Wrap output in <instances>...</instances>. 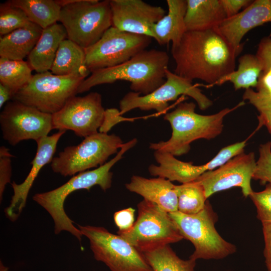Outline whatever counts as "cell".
<instances>
[{
    "mask_svg": "<svg viewBox=\"0 0 271 271\" xmlns=\"http://www.w3.org/2000/svg\"><path fill=\"white\" fill-rule=\"evenodd\" d=\"M244 104L241 101L232 108H225L213 114L202 115L195 112L194 102L180 103L164 117L171 125V138L167 141L150 143V148L168 152L174 156L186 154L193 141L211 140L219 135L223 129L224 117Z\"/></svg>",
    "mask_w": 271,
    "mask_h": 271,
    "instance_id": "277c9868",
    "label": "cell"
},
{
    "mask_svg": "<svg viewBox=\"0 0 271 271\" xmlns=\"http://www.w3.org/2000/svg\"><path fill=\"white\" fill-rule=\"evenodd\" d=\"M50 70L56 75H73L85 79L90 72L86 66L84 49L65 39L59 45Z\"/></svg>",
    "mask_w": 271,
    "mask_h": 271,
    "instance_id": "d4e9b609",
    "label": "cell"
},
{
    "mask_svg": "<svg viewBox=\"0 0 271 271\" xmlns=\"http://www.w3.org/2000/svg\"><path fill=\"white\" fill-rule=\"evenodd\" d=\"M169 62L166 52L146 49L120 65L93 71L79 85L77 93L88 91L98 85L124 80L130 83L131 91L149 94L165 82Z\"/></svg>",
    "mask_w": 271,
    "mask_h": 271,
    "instance_id": "7a4b0ae2",
    "label": "cell"
},
{
    "mask_svg": "<svg viewBox=\"0 0 271 271\" xmlns=\"http://www.w3.org/2000/svg\"><path fill=\"white\" fill-rule=\"evenodd\" d=\"M94 258L110 271H153L143 253L120 235L103 227L78 225Z\"/></svg>",
    "mask_w": 271,
    "mask_h": 271,
    "instance_id": "30bf717a",
    "label": "cell"
},
{
    "mask_svg": "<svg viewBox=\"0 0 271 271\" xmlns=\"http://www.w3.org/2000/svg\"><path fill=\"white\" fill-rule=\"evenodd\" d=\"M249 197L256 207L257 219L262 224L271 223V184L262 191H253Z\"/></svg>",
    "mask_w": 271,
    "mask_h": 271,
    "instance_id": "836d02e7",
    "label": "cell"
},
{
    "mask_svg": "<svg viewBox=\"0 0 271 271\" xmlns=\"http://www.w3.org/2000/svg\"><path fill=\"white\" fill-rule=\"evenodd\" d=\"M109 2L113 27L152 38L153 27L166 13L161 7L142 0H111Z\"/></svg>",
    "mask_w": 271,
    "mask_h": 271,
    "instance_id": "2e32d148",
    "label": "cell"
},
{
    "mask_svg": "<svg viewBox=\"0 0 271 271\" xmlns=\"http://www.w3.org/2000/svg\"><path fill=\"white\" fill-rule=\"evenodd\" d=\"M154 156L159 165L152 164L149 167L152 176L184 184L195 181L206 172L218 168L231 159L234 154L231 149L224 147L209 162L200 166L179 160L166 152L155 151Z\"/></svg>",
    "mask_w": 271,
    "mask_h": 271,
    "instance_id": "e0dca14e",
    "label": "cell"
},
{
    "mask_svg": "<svg viewBox=\"0 0 271 271\" xmlns=\"http://www.w3.org/2000/svg\"><path fill=\"white\" fill-rule=\"evenodd\" d=\"M138 209L132 227L117 234L141 252L183 239L169 213L144 199L138 204Z\"/></svg>",
    "mask_w": 271,
    "mask_h": 271,
    "instance_id": "ba28073f",
    "label": "cell"
},
{
    "mask_svg": "<svg viewBox=\"0 0 271 271\" xmlns=\"http://www.w3.org/2000/svg\"><path fill=\"white\" fill-rule=\"evenodd\" d=\"M105 110L102 97L98 92L73 96L58 112L52 114L53 129L73 131L85 138L98 132L103 121Z\"/></svg>",
    "mask_w": 271,
    "mask_h": 271,
    "instance_id": "5bb4252c",
    "label": "cell"
},
{
    "mask_svg": "<svg viewBox=\"0 0 271 271\" xmlns=\"http://www.w3.org/2000/svg\"><path fill=\"white\" fill-rule=\"evenodd\" d=\"M152 39L112 26L96 43L84 49L86 66L91 73L120 65L146 50Z\"/></svg>",
    "mask_w": 271,
    "mask_h": 271,
    "instance_id": "7c38bea8",
    "label": "cell"
},
{
    "mask_svg": "<svg viewBox=\"0 0 271 271\" xmlns=\"http://www.w3.org/2000/svg\"><path fill=\"white\" fill-rule=\"evenodd\" d=\"M267 22H271V0H255L235 16L225 19L216 29L238 55L242 50L241 41L245 35Z\"/></svg>",
    "mask_w": 271,
    "mask_h": 271,
    "instance_id": "d6986e66",
    "label": "cell"
},
{
    "mask_svg": "<svg viewBox=\"0 0 271 271\" xmlns=\"http://www.w3.org/2000/svg\"><path fill=\"white\" fill-rule=\"evenodd\" d=\"M62 7L59 22L67 39L84 49L96 43L112 26L109 1L57 0Z\"/></svg>",
    "mask_w": 271,
    "mask_h": 271,
    "instance_id": "5b68a950",
    "label": "cell"
},
{
    "mask_svg": "<svg viewBox=\"0 0 271 271\" xmlns=\"http://www.w3.org/2000/svg\"><path fill=\"white\" fill-rule=\"evenodd\" d=\"M32 71L29 63L24 60L0 58V83L8 87L14 95L30 81Z\"/></svg>",
    "mask_w": 271,
    "mask_h": 271,
    "instance_id": "f1b7e54d",
    "label": "cell"
},
{
    "mask_svg": "<svg viewBox=\"0 0 271 271\" xmlns=\"http://www.w3.org/2000/svg\"><path fill=\"white\" fill-rule=\"evenodd\" d=\"M226 18L220 0H187L186 31L216 29Z\"/></svg>",
    "mask_w": 271,
    "mask_h": 271,
    "instance_id": "7402d4cb",
    "label": "cell"
},
{
    "mask_svg": "<svg viewBox=\"0 0 271 271\" xmlns=\"http://www.w3.org/2000/svg\"><path fill=\"white\" fill-rule=\"evenodd\" d=\"M85 78L70 75H56L47 71L33 75L30 81L13 96L12 100L22 102L39 110L53 114L77 93Z\"/></svg>",
    "mask_w": 271,
    "mask_h": 271,
    "instance_id": "52a82bcc",
    "label": "cell"
},
{
    "mask_svg": "<svg viewBox=\"0 0 271 271\" xmlns=\"http://www.w3.org/2000/svg\"><path fill=\"white\" fill-rule=\"evenodd\" d=\"M171 53L175 74L191 81L200 79L210 86L235 70L237 56L216 29L186 31L178 44L172 46Z\"/></svg>",
    "mask_w": 271,
    "mask_h": 271,
    "instance_id": "6da1fadb",
    "label": "cell"
},
{
    "mask_svg": "<svg viewBox=\"0 0 271 271\" xmlns=\"http://www.w3.org/2000/svg\"><path fill=\"white\" fill-rule=\"evenodd\" d=\"M136 139L123 143L116 156L109 161L92 170L78 173L61 186L49 191L39 193L33 196V199L44 208L51 215L54 222V232L59 234L67 231L75 236L80 242L83 236L74 222L68 217L64 208L66 198L72 192L81 189L89 190L93 186H99L105 191L111 186L112 167L120 160L124 154L134 147Z\"/></svg>",
    "mask_w": 271,
    "mask_h": 271,
    "instance_id": "3957f363",
    "label": "cell"
},
{
    "mask_svg": "<svg viewBox=\"0 0 271 271\" xmlns=\"http://www.w3.org/2000/svg\"><path fill=\"white\" fill-rule=\"evenodd\" d=\"M135 210L129 207L115 212L113 214V220L120 232L126 231L133 225Z\"/></svg>",
    "mask_w": 271,
    "mask_h": 271,
    "instance_id": "d590c367",
    "label": "cell"
},
{
    "mask_svg": "<svg viewBox=\"0 0 271 271\" xmlns=\"http://www.w3.org/2000/svg\"><path fill=\"white\" fill-rule=\"evenodd\" d=\"M9 268L5 266L1 261V271H8Z\"/></svg>",
    "mask_w": 271,
    "mask_h": 271,
    "instance_id": "7bdbcfd3",
    "label": "cell"
},
{
    "mask_svg": "<svg viewBox=\"0 0 271 271\" xmlns=\"http://www.w3.org/2000/svg\"><path fill=\"white\" fill-rule=\"evenodd\" d=\"M14 157L9 149L5 146L0 148V200H3L6 185L11 183L12 176V160Z\"/></svg>",
    "mask_w": 271,
    "mask_h": 271,
    "instance_id": "e575fe53",
    "label": "cell"
},
{
    "mask_svg": "<svg viewBox=\"0 0 271 271\" xmlns=\"http://www.w3.org/2000/svg\"><path fill=\"white\" fill-rule=\"evenodd\" d=\"M13 94L7 87L0 83V108L10 99H12Z\"/></svg>",
    "mask_w": 271,
    "mask_h": 271,
    "instance_id": "b9f144b4",
    "label": "cell"
},
{
    "mask_svg": "<svg viewBox=\"0 0 271 271\" xmlns=\"http://www.w3.org/2000/svg\"><path fill=\"white\" fill-rule=\"evenodd\" d=\"M178 197V211L185 214H195L202 211L207 197L202 185L197 181L175 185Z\"/></svg>",
    "mask_w": 271,
    "mask_h": 271,
    "instance_id": "f546056e",
    "label": "cell"
},
{
    "mask_svg": "<svg viewBox=\"0 0 271 271\" xmlns=\"http://www.w3.org/2000/svg\"><path fill=\"white\" fill-rule=\"evenodd\" d=\"M65 131H58L51 136L44 137L37 141L36 154L31 162L32 167L25 180L21 184L13 181L11 183L14 194L10 205L5 210L6 216L15 221L26 206L29 191L39 172L46 164L51 163L57 146Z\"/></svg>",
    "mask_w": 271,
    "mask_h": 271,
    "instance_id": "ac0fdd59",
    "label": "cell"
},
{
    "mask_svg": "<svg viewBox=\"0 0 271 271\" xmlns=\"http://www.w3.org/2000/svg\"><path fill=\"white\" fill-rule=\"evenodd\" d=\"M260 60L262 71H266L271 66V38L265 37L259 42L255 54Z\"/></svg>",
    "mask_w": 271,
    "mask_h": 271,
    "instance_id": "74e56055",
    "label": "cell"
},
{
    "mask_svg": "<svg viewBox=\"0 0 271 271\" xmlns=\"http://www.w3.org/2000/svg\"><path fill=\"white\" fill-rule=\"evenodd\" d=\"M243 99L248 100L259 112L257 116L260 126L265 125L271 134V98L263 96L251 88L245 89Z\"/></svg>",
    "mask_w": 271,
    "mask_h": 271,
    "instance_id": "1f68e13d",
    "label": "cell"
},
{
    "mask_svg": "<svg viewBox=\"0 0 271 271\" xmlns=\"http://www.w3.org/2000/svg\"><path fill=\"white\" fill-rule=\"evenodd\" d=\"M125 187L168 213L178 211L175 185L168 179L161 177L149 179L134 175L125 184Z\"/></svg>",
    "mask_w": 271,
    "mask_h": 271,
    "instance_id": "ffe728a7",
    "label": "cell"
},
{
    "mask_svg": "<svg viewBox=\"0 0 271 271\" xmlns=\"http://www.w3.org/2000/svg\"><path fill=\"white\" fill-rule=\"evenodd\" d=\"M6 2L23 10L31 22L43 29L59 21L62 7L57 0H11Z\"/></svg>",
    "mask_w": 271,
    "mask_h": 271,
    "instance_id": "484cf974",
    "label": "cell"
},
{
    "mask_svg": "<svg viewBox=\"0 0 271 271\" xmlns=\"http://www.w3.org/2000/svg\"><path fill=\"white\" fill-rule=\"evenodd\" d=\"M169 214L183 238L194 246L190 259H219L236 251V246L224 239L216 230V215L208 201L198 213L189 215L177 211Z\"/></svg>",
    "mask_w": 271,
    "mask_h": 271,
    "instance_id": "8992f818",
    "label": "cell"
},
{
    "mask_svg": "<svg viewBox=\"0 0 271 271\" xmlns=\"http://www.w3.org/2000/svg\"><path fill=\"white\" fill-rule=\"evenodd\" d=\"M67 38L61 24L56 23L43 29L41 36L28 56V63L37 73L51 70L61 42Z\"/></svg>",
    "mask_w": 271,
    "mask_h": 271,
    "instance_id": "44dd1931",
    "label": "cell"
},
{
    "mask_svg": "<svg viewBox=\"0 0 271 271\" xmlns=\"http://www.w3.org/2000/svg\"><path fill=\"white\" fill-rule=\"evenodd\" d=\"M122 144L120 138L115 134L98 132L84 138L78 145L65 148L53 158L51 167L54 173L63 176H74L103 165Z\"/></svg>",
    "mask_w": 271,
    "mask_h": 271,
    "instance_id": "9c48e42d",
    "label": "cell"
},
{
    "mask_svg": "<svg viewBox=\"0 0 271 271\" xmlns=\"http://www.w3.org/2000/svg\"><path fill=\"white\" fill-rule=\"evenodd\" d=\"M256 88L259 94L271 98V66L266 71L261 72Z\"/></svg>",
    "mask_w": 271,
    "mask_h": 271,
    "instance_id": "ab89813d",
    "label": "cell"
},
{
    "mask_svg": "<svg viewBox=\"0 0 271 271\" xmlns=\"http://www.w3.org/2000/svg\"><path fill=\"white\" fill-rule=\"evenodd\" d=\"M43 29L32 23L17 29L0 38L1 58L23 60L30 54L42 34Z\"/></svg>",
    "mask_w": 271,
    "mask_h": 271,
    "instance_id": "cb8c5ba5",
    "label": "cell"
},
{
    "mask_svg": "<svg viewBox=\"0 0 271 271\" xmlns=\"http://www.w3.org/2000/svg\"><path fill=\"white\" fill-rule=\"evenodd\" d=\"M31 22L21 9L6 2L0 5V35H6L19 29L30 25Z\"/></svg>",
    "mask_w": 271,
    "mask_h": 271,
    "instance_id": "4dcf8cb0",
    "label": "cell"
},
{
    "mask_svg": "<svg viewBox=\"0 0 271 271\" xmlns=\"http://www.w3.org/2000/svg\"><path fill=\"white\" fill-rule=\"evenodd\" d=\"M168 12L152 28L153 39L160 45H176L186 32L184 18L187 0H167Z\"/></svg>",
    "mask_w": 271,
    "mask_h": 271,
    "instance_id": "603a6c76",
    "label": "cell"
},
{
    "mask_svg": "<svg viewBox=\"0 0 271 271\" xmlns=\"http://www.w3.org/2000/svg\"><path fill=\"white\" fill-rule=\"evenodd\" d=\"M153 271H195L196 261L183 260L169 245L161 246L142 252Z\"/></svg>",
    "mask_w": 271,
    "mask_h": 271,
    "instance_id": "83f0119b",
    "label": "cell"
},
{
    "mask_svg": "<svg viewBox=\"0 0 271 271\" xmlns=\"http://www.w3.org/2000/svg\"><path fill=\"white\" fill-rule=\"evenodd\" d=\"M267 268L268 271H271V266L269 267H268Z\"/></svg>",
    "mask_w": 271,
    "mask_h": 271,
    "instance_id": "ee69618b",
    "label": "cell"
},
{
    "mask_svg": "<svg viewBox=\"0 0 271 271\" xmlns=\"http://www.w3.org/2000/svg\"><path fill=\"white\" fill-rule=\"evenodd\" d=\"M0 125L3 139L12 146L24 140L36 142L53 129L52 114L12 100L1 112Z\"/></svg>",
    "mask_w": 271,
    "mask_h": 271,
    "instance_id": "4fadbf2b",
    "label": "cell"
},
{
    "mask_svg": "<svg viewBox=\"0 0 271 271\" xmlns=\"http://www.w3.org/2000/svg\"><path fill=\"white\" fill-rule=\"evenodd\" d=\"M253 1L250 0H220L221 5L226 14V18L233 17L238 14L242 8H245Z\"/></svg>",
    "mask_w": 271,
    "mask_h": 271,
    "instance_id": "f35d334b",
    "label": "cell"
},
{
    "mask_svg": "<svg viewBox=\"0 0 271 271\" xmlns=\"http://www.w3.org/2000/svg\"><path fill=\"white\" fill-rule=\"evenodd\" d=\"M252 179L271 184V141L260 145L259 158Z\"/></svg>",
    "mask_w": 271,
    "mask_h": 271,
    "instance_id": "d6a6232c",
    "label": "cell"
},
{
    "mask_svg": "<svg viewBox=\"0 0 271 271\" xmlns=\"http://www.w3.org/2000/svg\"><path fill=\"white\" fill-rule=\"evenodd\" d=\"M256 162L253 152H243L215 170L206 172L196 180L203 186L207 199L215 193L234 187L240 188L247 197L253 192L250 182Z\"/></svg>",
    "mask_w": 271,
    "mask_h": 271,
    "instance_id": "9a60e30c",
    "label": "cell"
},
{
    "mask_svg": "<svg viewBox=\"0 0 271 271\" xmlns=\"http://www.w3.org/2000/svg\"><path fill=\"white\" fill-rule=\"evenodd\" d=\"M181 95L192 97L201 110H205L212 104V101L193 84L192 81L167 69L164 83L151 93L141 96L130 91L126 94L119 101L120 113L122 115L135 108L143 111L155 110L162 113L168 107L169 102L175 100Z\"/></svg>",
    "mask_w": 271,
    "mask_h": 271,
    "instance_id": "8fae6325",
    "label": "cell"
},
{
    "mask_svg": "<svg viewBox=\"0 0 271 271\" xmlns=\"http://www.w3.org/2000/svg\"><path fill=\"white\" fill-rule=\"evenodd\" d=\"M122 116L119 110L116 108H109L105 110L103 122L98 132L107 133L109 130L116 124L126 120H130Z\"/></svg>",
    "mask_w": 271,
    "mask_h": 271,
    "instance_id": "8d00e7d4",
    "label": "cell"
},
{
    "mask_svg": "<svg viewBox=\"0 0 271 271\" xmlns=\"http://www.w3.org/2000/svg\"><path fill=\"white\" fill-rule=\"evenodd\" d=\"M238 62L237 70L222 77L214 85H221L229 81L233 84L235 90L256 87L262 71V66L259 59L256 55L246 54L239 58Z\"/></svg>",
    "mask_w": 271,
    "mask_h": 271,
    "instance_id": "4316f807",
    "label": "cell"
},
{
    "mask_svg": "<svg viewBox=\"0 0 271 271\" xmlns=\"http://www.w3.org/2000/svg\"><path fill=\"white\" fill-rule=\"evenodd\" d=\"M262 225L264 243L263 255L268 268L271 266V223H264Z\"/></svg>",
    "mask_w": 271,
    "mask_h": 271,
    "instance_id": "60d3db41",
    "label": "cell"
}]
</instances>
